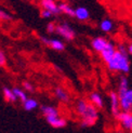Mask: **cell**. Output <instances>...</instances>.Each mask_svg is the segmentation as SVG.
Returning a JSON list of instances; mask_svg holds the SVG:
<instances>
[{"label":"cell","mask_w":132,"mask_h":133,"mask_svg":"<svg viewBox=\"0 0 132 133\" xmlns=\"http://www.w3.org/2000/svg\"><path fill=\"white\" fill-rule=\"evenodd\" d=\"M76 112L80 117V127L88 128L93 125L98 119V109L84 98H79L76 102Z\"/></svg>","instance_id":"6da1fadb"},{"label":"cell","mask_w":132,"mask_h":133,"mask_svg":"<svg viewBox=\"0 0 132 133\" xmlns=\"http://www.w3.org/2000/svg\"><path fill=\"white\" fill-rule=\"evenodd\" d=\"M107 68L110 71H118L121 74H128L131 68L129 53L127 51V46L119 44L116 48V51L107 63H105Z\"/></svg>","instance_id":"7a4b0ae2"},{"label":"cell","mask_w":132,"mask_h":133,"mask_svg":"<svg viewBox=\"0 0 132 133\" xmlns=\"http://www.w3.org/2000/svg\"><path fill=\"white\" fill-rule=\"evenodd\" d=\"M91 48L93 49L95 52L102 53L109 51V50H115L116 49V45L113 41L108 40L105 37H95L91 40Z\"/></svg>","instance_id":"3957f363"},{"label":"cell","mask_w":132,"mask_h":133,"mask_svg":"<svg viewBox=\"0 0 132 133\" xmlns=\"http://www.w3.org/2000/svg\"><path fill=\"white\" fill-rule=\"evenodd\" d=\"M57 36L62 37L66 41H72L76 38V31L67 22H62L55 26V32Z\"/></svg>","instance_id":"277c9868"},{"label":"cell","mask_w":132,"mask_h":133,"mask_svg":"<svg viewBox=\"0 0 132 133\" xmlns=\"http://www.w3.org/2000/svg\"><path fill=\"white\" fill-rule=\"evenodd\" d=\"M39 39L40 41L48 48L57 51V52H61L65 50V43L60 40L57 38H48V37H44V36H39Z\"/></svg>","instance_id":"5b68a950"},{"label":"cell","mask_w":132,"mask_h":133,"mask_svg":"<svg viewBox=\"0 0 132 133\" xmlns=\"http://www.w3.org/2000/svg\"><path fill=\"white\" fill-rule=\"evenodd\" d=\"M119 96L120 109L123 111H132V88H129L126 92Z\"/></svg>","instance_id":"8992f818"},{"label":"cell","mask_w":132,"mask_h":133,"mask_svg":"<svg viewBox=\"0 0 132 133\" xmlns=\"http://www.w3.org/2000/svg\"><path fill=\"white\" fill-rule=\"evenodd\" d=\"M116 118H117V120L119 121L120 125L124 130L132 132V112L131 111L121 110Z\"/></svg>","instance_id":"52a82bcc"},{"label":"cell","mask_w":132,"mask_h":133,"mask_svg":"<svg viewBox=\"0 0 132 133\" xmlns=\"http://www.w3.org/2000/svg\"><path fill=\"white\" fill-rule=\"evenodd\" d=\"M109 107H110V112L114 117H117L118 114L121 111L120 109V104H119V96L118 93L115 91H110L109 92Z\"/></svg>","instance_id":"ba28073f"},{"label":"cell","mask_w":132,"mask_h":133,"mask_svg":"<svg viewBox=\"0 0 132 133\" xmlns=\"http://www.w3.org/2000/svg\"><path fill=\"white\" fill-rule=\"evenodd\" d=\"M45 121H47V123L49 125H51V127L54 129H62L67 125V120H66L65 118L61 117L60 115L45 117Z\"/></svg>","instance_id":"9c48e42d"},{"label":"cell","mask_w":132,"mask_h":133,"mask_svg":"<svg viewBox=\"0 0 132 133\" xmlns=\"http://www.w3.org/2000/svg\"><path fill=\"white\" fill-rule=\"evenodd\" d=\"M40 5H41L42 9L50 11L53 15H57L61 13L60 8H58V4L55 2V0H41Z\"/></svg>","instance_id":"30bf717a"},{"label":"cell","mask_w":132,"mask_h":133,"mask_svg":"<svg viewBox=\"0 0 132 133\" xmlns=\"http://www.w3.org/2000/svg\"><path fill=\"white\" fill-rule=\"evenodd\" d=\"M88 98H89V102L92 105H93V106H95L97 109L104 108V98H103L101 93H98L96 91L91 92L90 94H89V97Z\"/></svg>","instance_id":"8fae6325"},{"label":"cell","mask_w":132,"mask_h":133,"mask_svg":"<svg viewBox=\"0 0 132 133\" xmlns=\"http://www.w3.org/2000/svg\"><path fill=\"white\" fill-rule=\"evenodd\" d=\"M98 27L100 29L105 32V34H109L115 29V23L113 22V19L109 17H104L101 19L100 24H98Z\"/></svg>","instance_id":"7c38bea8"},{"label":"cell","mask_w":132,"mask_h":133,"mask_svg":"<svg viewBox=\"0 0 132 133\" xmlns=\"http://www.w3.org/2000/svg\"><path fill=\"white\" fill-rule=\"evenodd\" d=\"M74 17L80 22H85L90 18V11L85 6H78L75 9Z\"/></svg>","instance_id":"4fadbf2b"},{"label":"cell","mask_w":132,"mask_h":133,"mask_svg":"<svg viewBox=\"0 0 132 133\" xmlns=\"http://www.w3.org/2000/svg\"><path fill=\"white\" fill-rule=\"evenodd\" d=\"M54 95L58 101L62 102V103H68L69 99H70L69 93L65 89H63L62 87H56L54 89Z\"/></svg>","instance_id":"5bb4252c"},{"label":"cell","mask_w":132,"mask_h":133,"mask_svg":"<svg viewBox=\"0 0 132 133\" xmlns=\"http://www.w3.org/2000/svg\"><path fill=\"white\" fill-rule=\"evenodd\" d=\"M40 111L41 114L45 117H50V116H55V115H60L58 109L53 105H41L40 106Z\"/></svg>","instance_id":"9a60e30c"},{"label":"cell","mask_w":132,"mask_h":133,"mask_svg":"<svg viewBox=\"0 0 132 133\" xmlns=\"http://www.w3.org/2000/svg\"><path fill=\"white\" fill-rule=\"evenodd\" d=\"M22 103H23V108L26 111H32V110H35L39 107L38 101L36 98H32V97H27Z\"/></svg>","instance_id":"2e32d148"},{"label":"cell","mask_w":132,"mask_h":133,"mask_svg":"<svg viewBox=\"0 0 132 133\" xmlns=\"http://www.w3.org/2000/svg\"><path fill=\"white\" fill-rule=\"evenodd\" d=\"M2 95L4 97V99L9 103H16L17 102V98L14 94L12 89L8 88V87H3L2 88Z\"/></svg>","instance_id":"e0dca14e"},{"label":"cell","mask_w":132,"mask_h":133,"mask_svg":"<svg viewBox=\"0 0 132 133\" xmlns=\"http://www.w3.org/2000/svg\"><path fill=\"white\" fill-rule=\"evenodd\" d=\"M129 80L126 76H120L119 77V81H118V95L122 94L123 92H126L129 89Z\"/></svg>","instance_id":"ac0fdd59"},{"label":"cell","mask_w":132,"mask_h":133,"mask_svg":"<svg viewBox=\"0 0 132 133\" xmlns=\"http://www.w3.org/2000/svg\"><path fill=\"white\" fill-rule=\"evenodd\" d=\"M58 8H60V11L63 14L67 15V16H71L74 17V13H75V9L71 8L70 4H68L67 2H61L58 4Z\"/></svg>","instance_id":"d6986e66"},{"label":"cell","mask_w":132,"mask_h":133,"mask_svg":"<svg viewBox=\"0 0 132 133\" xmlns=\"http://www.w3.org/2000/svg\"><path fill=\"white\" fill-rule=\"evenodd\" d=\"M13 92H14V94L17 98V101H21V102H24L26 98H27V93H26V91L23 89V88H18V87H14L12 88Z\"/></svg>","instance_id":"ffe728a7"},{"label":"cell","mask_w":132,"mask_h":133,"mask_svg":"<svg viewBox=\"0 0 132 133\" xmlns=\"http://www.w3.org/2000/svg\"><path fill=\"white\" fill-rule=\"evenodd\" d=\"M12 19V16L11 14H9L8 12H6L5 10H3L2 8H0V21L2 22H9Z\"/></svg>","instance_id":"44dd1931"},{"label":"cell","mask_w":132,"mask_h":133,"mask_svg":"<svg viewBox=\"0 0 132 133\" xmlns=\"http://www.w3.org/2000/svg\"><path fill=\"white\" fill-rule=\"evenodd\" d=\"M22 85H23V89L26 92H34V90H35L34 84H32L31 82H29V81H24Z\"/></svg>","instance_id":"7402d4cb"},{"label":"cell","mask_w":132,"mask_h":133,"mask_svg":"<svg viewBox=\"0 0 132 133\" xmlns=\"http://www.w3.org/2000/svg\"><path fill=\"white\" fill-rule=\"evenodd\" d=\"M55 26L56 24L53 22H50L47 24V32L48 34H54L55 32Z\"/></svg>","instance_id":"603a6c76"},{"label":"cell","mask_w":132,"mask_h":133,"mask_svg":"<svg viewBox=\"0 0 132 133\" xmlns=\"http://www.w3.org/2000/svg\"><path fill=\"white\" fill-rule=\"evenodd\" d=\"M40 15H41V17H42V18H45V19L51 18L52 16H53V14H52V13H51L50 11L45 10V9H42V10H41V12H40Z\"/></svg>","instance_id":"cb8c5ba5"},{"label":"cell","mask_w":132,"mask_h":133,"mask_svg":"<svg viewBox=\"0 0 132 133\" xmlns=\"http://www.w3.org/2000/svg\"><path fill=\"white\" fill-rule=\"evenodd\" d=\"M6 64V55L3 50H0V67Z\"/></svg>","instance_id":"d4e9b609"},{"label":"cell","mask_w":132,"mask_h":133,"mask_svg":"<svg viewBox=\"0 0 132 133\" xmlns=\"http://www.w3.org/2000/svg\"><path fill=\"white\" fill-rule=\"evenodd\" d=\"M127 51L129 53V55H132V42L127 46Z\"/></svg>","instance_id":"484cf974"}]
</instances>
